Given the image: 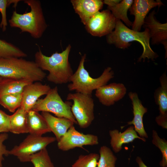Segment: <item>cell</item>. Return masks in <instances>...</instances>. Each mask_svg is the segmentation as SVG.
I'll list each match as a JSON object with an SVG mask.
<instances>
[{"label":"cell","instance_id":"6da1fadb","mask_svg":"<svg viewBox=\"0 0 167 167\" xmlns=\"http://www.w3.org/2000/svg\"><path fill=\"white\" fill-rule=\"evenodd\" d=\"M71 49L70 44L61 52H56L47 56L39 48L35 54V62L42 70L49 71L47 76L48 81L56 84L70 82L74 73L69 61Z\"/></svg>","mask_w":167,"mask_h":167},{"label":"cell","instance_id":"7a4b0ae2","mask_svg":"<svg viewBox=\"0 0 167 167\" xmlns=\"http://www.w3.org/2000/svg\"><path fill=\"white\" fill-rule=\"evenodd\" d=\"M142 32L134 31L128 28L118 19H116L115 29L107 36L106 40L110 44H113L116 47L125 49L130 46V42L137 41L139 42L143 48V51L138 61L142 59H154L158 57L151 48L150 45V36L148 29L145 28Z\"/></svg>","mask_w":167,"mask_h":167},{"label":"cell","instance_id":"3957f363","mask_svg":"<svg viewBox=\"0 0 167 167\" xmlns=\"http://www.w3.org/2000/svg\"><path fill=\"white\" fill-rule=\"evenodd\" d=\"M24 2L30 7V11L23 14L13 11L9 21L10 25L19 28L21 32L28 33L35 39H39L47 27L41 2L38 0H24Z\"/></svg>","mask_w":167,"mask_h":167},{"label":"cell","instance_id":"277c9868","mask_svg":"<svg viewBox=\"0 0 167 167\" xmlns=\"http://www.w3.org/2000/svg\"><path fill=\"white\" fill-rule=\"evenodd\" d=\"M46 75L35 62L23 58H0V77L32 82L42 81Z\"/></svg>","mask_w":167,"mask_h":167},{"label":"cell","instance_id":"5b68a950","mask_svg":"<svg viewBox=\"0 0 167 167\" xmlns=\"http://www.w3.org/2000/svg\"><path fill=\"white\" fill-rule=\"evenodd\" d=\"M86 54H84L81 58L78 67L71 76L67 86L70 91H75L76 92L92 95L93 91L106 85L114 76L112 68H106L102 74L98 78H94L89 75L85 69L84 63Z\"/></svg>","mask_w":167,"mask_h":167},{"label":"cell","instance_id":"8992f818","mask_svg":"<svg viewBox=\"0 0 167 167\" xmlns=\"http://www.w3.org/2000/svg\"><path fill=\"white\" fill-rule=\"evenodd\" d=\"M71 105L70 102L62 100L56 86L51 89L44 98L39 99L32 110L52 113L56 117L67 118L77 124L72 113Z\"/></svg>","mask_w":167,"mask_h":167},{"label":"cell","instance_id":"52a82bcc","mask_svg":"<svg viewBox=\"0 0 167 167\" xmlns=\"http://www.w3.org/2000/svg\"><path fill=\"white\" fill-rule=\"evenodd\" d=\"M66 99L73 101L71 111L79 127L82 129L89 127L95 118L94 104L92 95L78 92L70 93Z\"/></svg>","mask_w":167,"mask_h":167},{"label":"cell","instance_id":"ba28073f","mask_svg":"<svg viewBox=\"0 0 167 167\" xmlns=\"http://www.w3.org/2000/svg\"><path fill=\"white\" fill-rule=\"evenodd\" d=\"M56 140L55 137L37 136L29 134L19 145L9 150V155L16 156L21 162H29L31 156L46 148Z\"/></svg>","mask_w":167,"mask_h":167},{"label":"cell","instance_id":"9c48e42d","mask_svg":"<svg viewBox=\"0 0 167 167\" xmlns=\"http://www.w3.org/2000/svg\"><path fill=\"white\" fill-rule=\"evenodd\" d=\"M116 21L111 12L107 9L94 14L85 25V28L92 36L101 37L107 36L113 31Z\"/></svg>","mask_w":167,"mask_h":167},{"label":"cell","instance_id":"30bf717a","mask_svg":"<svg viewBox=\"0 0 167 167\" xmlns=\"http://www.w3.org/2000/svg\"><path fill=\"white\" fill-rule=\"evenodd\" d=\"M98 137L91 134H85L77 131L73 126L58 141L59 149L64 151L79 147L84 149L83 146L97 145Z\"/></svg>","mask_w":167,"mask_h":167},{"label":"cell","instance_id":"8fae6325","mask_svg":"<svg viewBox=\"0 0 167 167\" xmlns=\"http://www.w3.org/2000/svg\"><path fill=\"white\" fill-rule=\"evenodd\" d=\"M126 92V88L123 84L113 83L96 90L95 95L102 104L109 106L122 99Z\"/></svg>","mask_w":167,"mask_h":167},{"label":"cell","instance_id":"7c38bea8","mask_svg":"<svg viewBox=\"0 0 167 167\" xmlns=\"http://www.w3.org/2000/svg\"><path fill=\"white\" fill-rule=\"evenodd\" d=\"M49 85L35 82L26 86L22 93V101L20 107L28 112L32 109L39 98L46 95L51 89Z\"/></svg>","mask_w":167,"mask_h":167},{"label":"cell","instance_id":"4fadbf2b","mask_svg":"<svg viewBox=\"0 0 167 167\" xmlns=\"http://www.w3.org/2000/svg\"><path fill=\"white\" fill-rule=\"evenodd\" d=\"M155 12L153 11L145 19L143 25L145 28L149 31L152 44H161L165 50V58L167 57V24H162L158 21L155 16Z\"/></svg>","mask_w":167,"mask_h":167},{"label":"cell","instance_id":"5bb4252c","mask_svg":"<svg viewBox=\"0 0 167 167\" xmlns=\"http://www.w3.org/2000/svg\"><path fill=\"white\" fill-rule=\"evenodd\" d=\"M163 4L160 0H135L129 9L131 15L135 16L132 30L139 32L144 24L147 14L152 8L160 6Z\"/></svg>","mask_w":167,"mask_h":167},{"label":"cell","instance_id":"9a60e30c","mask_svg":"<svg viewBox=\"0 0 167 167\" xmlns=\"http://www.w3.org/2000/svg\"><path fill=\"white\" fill-rule=\"evenodd\" d=\"M128 96L132 102L134 117L133 120L128 122L127 124L134 125L135 131L139 137L147 138L148 136L144 128L143 119L148 109L143 105L137 93L131 92L128 93Z\"/></svg>","mask_w":167,"mask_h":167},{"label":"cell","instance_id":"2e32d148","mask_svg":"<svg viewBox=\"0 0 167 167\" xmlns=\"http://www.w3.org/2000/svg\"><path fill=\"white\" fill-rule=\"evenodd\" d=\"M71 2L81 22L85 25L89 19L102 9L103 2L100 0H71Z\"/></svg>","mask_w":167,"mask_h":167},{"label":"cell","instance_id":"e0dca14e","mask_svg":"<svg viewBox=\"0 0 167 167\" xmlns=\"http://www.w3.org/2000/svg\"><path fill=\"white\" fill-rule=\"evenodd\" d=\"M109 135L111 138V146L115 153L121 150L123 144L132 142L135 139H138L144 142L146 140L145 138L140 137L137 135L134 126H130L122 132L117 129L110 130Z\"/></svg>","mask_w":167,"mask_h":167},{"label":"cell","instance_id":"ac0fdd59","mask_svg":"<svg viewBox=\"0 0 167 167\" xmlns=\"http://www.w3.org/2000/svg\"><path fill=\"white\" fill-rule=\"evenodd\" d=\"M41 115L45 120L51 131L55 135L57 141L74 124L69 119L55 117L49 112H42Z\"/></svg>","mask_w":167,"mask_h":167},{"label":"cell","instance_id":"d6986e66","mask_svg":"<svg viewBox=\"0 0 167 167\" xmlns=\"http://www.w3.org/2000/svg\"><path fill=\"white\" fill-rule=\"evenodd\" d=\"M28 133L37 136L42 135L51 131L45 120L38 112L31 110L27 113Z\"/></svg>","mask_w":167,"mask_h":167},{"label":"cell","instance_id":"ffe728a7","mask_svg":"<svg viewBox=\"0 0 167 167\" xmlns=\"http://www.w3.org/2000/svg\"><path fill=\"white\" fill-rule=\"evenodd\" d=\"M10 131L15 134L28 133L27 112L21 107L11 115Z\"/></svg>","mask_w":167,"mask_h":167},{"label":"cell","instance_id":"44dd1931","mask_svg":"<svg viewBox=\"0 0 167 167\" xmlns=\"http://www.w3.org/2000/svg\"><path fill=\"white\" fill-rule=\"evenodd\" d=\"M32 83L33 82L26 80H18L2 77L0 82V96L7 94L21 93L24 87Z\"/></svg>","mask_w":167,"mask_h":167},{"label":"cell","instance_id":"7402d4cb","mask_svg":"<svg viewBox=\"0 0 167 167\" xmlns=\"http://www.w3.org/2000/svg\"><path fill=\"white\" fill-rule=\"evenodd\" d=\"M160 86L154 93L156 103L159 106L160 114H167V76L165 72L160 78Z\"/></svg>","mask_w":167,"mask_h":167},{"label":"cell","instance_id":"603a6c76","mask_svg":"<svg viewBox=\"0 0 167 167\" xmlns=\"http://www.w3.org/2000/svg\"><path fill=\"white\" fill-rule=\"evenodd\" d=\"M133 0H123L119 2L110 6L108 9L111 12L116 19L122 21L129 27L132 26V23L129 20L127 15L128 11L131 7Z\"/></svg>","mask_w":167,"mask_h":167},{"label":"cell","instance_id":"cb8c5ba5","mask_svg":"<svg viewBox=\"0 0 167 167\" xmlns=\"http://www.w3.org/2000/svg\"><path fill=\"white\" fill-rule=\"evenodd\" d=\"M27 56L26 53L17 46L0 39V58Z\"/></svg>","mask_w":167,"mask_h":167},{"label":"cell","instance_id":"d4e9b609","mask_svg":"<svg viewBox=\"0 0 167 167\" xmlns=\"http://www.w3.org/2000/svg\"><path fill=\"white\" fill-rule=\"evenodd\" d=\"M22 98V93L1 95L0 105L10 112L13 113L20 107Z\"/></svg>","mask_w":167,"mask_h":167},{"label":"cell","instance_id":"484cf974","mask_svg":"<svg viewBox=\"0 0 167 167\" xmlns=\"http://www.w3.org/2000/svg\"><path fill=\"white\" fill-rule=\"evenodd\" d=\"M99 152V158L97 167H115L117 158L109 148L102 146Z\"/></svg>","mask_w":167,"mask_h":167},{"label":"cell","instance_id":"4316f807","mask_svg":"<svg viewBox=\"0 0 167 167\" xmlns=\"http://www.w3.org/2000/svg\"><path fill=\"white\" fill-rule=\"evenodd\" d=\"M29 162L34 167H55L46 148L31 156Z\"/></svg>","mask_w":167,"mask_h":167},{"label":"cell","instance_id":"83f0119b","mask_svg":"<svg viewBox=\"0 0 167 167\" xmlns=\"http://www.w3.org/2000/svg\"><path fill=\"white\" fill-rule=\"evenodd\" d=\"M99 155L95 153L81 155L72 165V167H97Z\"/></svg>","mask_w":167,"mask_h":167},{"label":"cell","instance_id":"f1b7e54d","mask_svg":"<svg viewBox=\"0 0 167 167\" xmlns=\"http://www.w3.org/2000/svg\"><path fill=\"white\" fill-rule=\"evenodd\" d=\"M152 143L160 150L162 156V158L160 163L162 167H167V142L164 139L160 138L157 132L152 131Z\"/></svg>","mask_w":167,"mask_h":167},{"label":"cell","instance_id":"f546056e","mask_svg":"<svg viewBox=\"0 0 167 167\" xmlns=\"http://www.w3.org/2000/svg\"><path fill=\"white\" fill-rule=\"evenodd\" d=\"M20 1L21 0H0V12L2 16L0 27L3 32L6 31L7 26L6 14L7 7L12 4H14L15 6L16 7Z\"/></svg>","mask_w":167,"mask_h":167},{"label":"cell","instance_id":"4dcf8cb0","mask_svg":"<svg viewBox=\"0 0 167 167\" xmlns=\"http://www.w3.org/2000/svg\"><path fill=\"white\" fill-rule=\"evenodd\" d=\"M11 115L0 109V133L10 131Z\"/></svg>","mask_w":167,"mask_h":167},{"label":"cell","instance_id":"1f68e13d","mask_svg":"<svg viewBox=\"0 0 167 167\" xmlns=\"http://www.w3.org/2000/svg\"><path fill=\"white\" fill-rule=\"evenodd\" d=\"M8 137L6 133L0 134V167H2V162L4 160L3 156H7L9 155V150L6 149V146L3 144L4 142Z\"/></svg>","mask_w":167,"mask_h":167},{"label":"cell","instance_id":"d6a6232c","mask_svg":"<svg viewBox=\"0 0 167 167\" xmlns=\"http://www.w3.org/2000/svg\"><path fill=\"white\" fill-rule=\"evenodd\" d=\"M156 121L159 126L165 129L167 128V114H159L156 118Z\"/></svg>","mask_w":167,"mask_h":167},{"label":"cell","instance_id":"836d02e7","mask_svg":"<svg viewBox=\"0 0 167 167\" xmlns=\"http://www.w3.org/2000/svg\"><path fill=\"white\" fill-rule=\"evenodd\" d=\"M121 1L118 0H105L103 2L104 3L107 5L108 7H110L119 2Z\"/></svg>","mask_w":167,"mask_h":167},{"label":"cell","instance_id":"e575fe53","mask_svg":"<svg viewBox=\"0 0 167 167\" xmlns=\"http://www.w3.org/2000/svg\"><path fill=\"white\" fill-rule=\"evenodd\" d=\"M136 161L138 164L139 167H148L143 163L141 158L137 156L136 159Z\"/></svg>","mask_w":167,"mask_h":167},{"label":"cell","instance_id":"d590c367","mask_svg":"<svg viewBox=\"0 0 167 167\" xmlns=\"http://www.w3.org/2000/svg\"><path fill=\"white\" fill-rule=\"evenodd\" d=\"M2 77H0V81H1V79H2Z\"/></svg>","mask_w":167,"mask_h":167}]
</instances>
